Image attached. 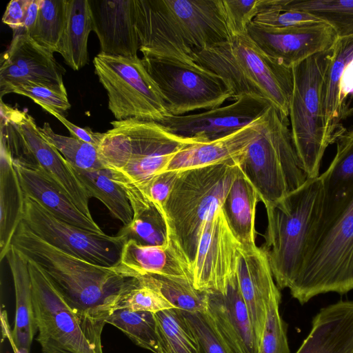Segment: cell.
<instances>
[{"label":"cell","mask_w":353,"mask_h":353,"mask_svg":"<svg viewBox=\"0 0 353 353\" xmlns=\"http://www.w3.org/2000/svg\"><path fill=\"white\" fill-rule=\"evenodd\" d=\"M12 245L48 276L76 314L92 348L97 353H103V327L124 293L137 283V279L52 246L33 233L23 221Z\"/></svg>","instance_id":"1"},{"label":"cell","mask_w":353,"mask_h":353,"mask_svg":"<svg viewBox=\"0 0 353 353\" xmlns=\"http://www.w3.org/2000/svg\"><path fill=\"white\" fill-rule=\"evenodd\" d=\"M110 124L112 128L103 133L97 148L99 158L137 216L153 207L149 192L156 177L178 152L199 142L174 134L155 121L130 118Z\"/></svg>","instance_id":"2"},{"label":"cell","mask_w":353,"mask_h":353,"mask_svg":"<svg viewBox=\"0 0 353 353\" xmlns=\"http://www.w3.org/2000/svg\"><path fill=\"white\" fill-rule=\"evenodd\" d=\"M133 13L142 54L195 62L231 36L222 0H133Z\"/></svg>","instance_id":"3"},{"label":"cell","mask_w":353,"mask_h":353,"mask_svg":"<svg viewBox=\"0 0 353 353\" xmlns=\"http://www.w3.org/2000/svg\"><path fill=\"white\" fill-rule=\"evenodd\" d=\"M289 290L301 304L353 290V180L337 193L325 194L304 265Z\"/></svg>","instance_id":"4"},{"label":"cell","mask_w":353,"mask_h":353,"mask_svg":"<svg viewBox=\"0 0 353 353\" xmlns=\"http://www.w3.org/2000/svg\"><path fill=\"white\" fill-rule=\"evenodd\" d=\"M325 196L321 176L307 179L298 189L265 206V252L277 287L290 289L304 265L321 219Z\"/></svg>","instance_id":"5"},{"label":"cell","mask_w":353,"mask_h":353,"mask_svg":"<svg viewBox=\"0 0 353 353\" xmlns=\"http://www.w3.org/2000/svg\"><path fill=\"white\" fill-rule=\"evenodd\" d=\"M194 61L221 77L232 91L233 99L243 95L265 99L288 118L292 70L267 55L248 33L231 35L200 51Z\"/></svg>","instance_id":"6"},{"label":"cell","mask_w":353,"mask_h":353,"mask_svg":"<svg viewBox=\"0 0 353 353\" xmlns=\"http://www.w3.org/2000/svg\"><path fill=\"white\" fill-rule=\"evenodd\" d=\"M239 169L233 161L180 171L166 201L163 219L168 238L190 265L196 254L201 228L221 208Z\"/></svg>","instance_id":"7"},{"label":"cell","mask_w":353,"mask_h":353,"mask_svg":"<svg viewBox=\"0 0 353 353\" xmlns=\"http://www.w3.org/2000/svg\"><path fill=\"white\" fill-rule=\"evenodd\" d=\"M289 125V119L271 105L261 118L257 136L239 162L265 206L298 189L307 179Z\"/></svg>","instance_id":"8"},{"label":"cell","mask_w":353,"mask_h":353,"mask_svg":"<svg viewBox=\"0 0 353 353\" xmlns=\"http://www.w3.org/2000/svg\"><path fill=\"white\" fill-rule=\"evenodd\" d=\"M334 46L292 68L293 90L288 119L293 145L307 179L320 175L323 156L330 145L323 110V89Z\"/></svg>","instance_id":"9"},{"label":"cell","mask_w":353,"mask_h":353,"mask_svg":"<svg viewBox=\"0 0 353 353\" xmlns=\"http://www.w3.org/2000/svg\"><path fill=\"white\" fill-rule=\"evenodd\" d=\"M0 126L1 145L13 161L39 167L83 214L93 219L85 186L70 163L42 135L34 119L1 101Z\"/></svg>","instance_id":"10"},{"label":"cell","mask_w":353,"mask_h":353,"mask_svg":"<svg viewBox=\"0 0 353 353\" xmlns=\"http://www.w3.org/2000/svg\"><path fill=\"white\" fill-rule=\"evenodd\" d=\"M93 64L107 91L108 108L117 120L133 118L159 123L170 115L158 86L138 56L100 52Z\"/></svg>","instance_id":"11"},{"label":"cell","mask_w":353,"mask_h":353,"mask_svg":"<svg viewBox=\"0 0 353 353\" xmlns=\"http://www.w3.org/2000/svg\"><path fill=\"white\" fill-rule=\"evenodd\" d=\"M141 60L170 115L213 109L233 98L232 91L221 77L195 62L148 54H143Z\"/></svg>","instance_id":"12"},{"label":"cell","mask_w":353,"mask_h":353,"mask_svg":"<svg viewBox=\"0 0 353 353\" xmlns=\"http://www.w3.org/2000/svg\"><path fill=\"white\" fill-rule=\"evenodd\" d=\"M26 259L42 353H97L61 292L38 264Z\"/></svg>","instance_id":"13"},{"label":"cell","mask_w":353,"mask_h":353,"mask_svg":"<svg viewBox=\"0 0 353 353\" xmlns=\"http://www.w3.org/2000/svg\"><path fill=\"white\" fill-rule=\"evenodd\" d=\"M23 221L46 243L98 265H117L125 242L119 234L96 233L63 221L26 196Z\"/></svg>","instance_id":"14"},{"label":"cell","mask_w":353,"mask_h":353,"mask_svg":"<svg viewBox=\"0 0 353 353\" xmlns=\"http://www.w3.org/2000/svg\"><path fill=\"white\" fill-rule=\"evenodd\" d=\"M241 245L221 208L210 212L201 228L191 281L197 290L225 294L236 276Z\"/></svg>","instance_id":"15"},{"label":"cell","mask_w":353,"mask_h":353,"mask_svg":"<svg viewBox=\"0 0 353 353\" xmlns=\"http://www.w3.org/2000/svg\"><path fill=\"white\" fill-rule=\"evenodd\" d=\"M271 105L265 99L243 95L229 105L197 114L169 115L159 123L174 134L204 143L228 136L252 123Z\"/></svg>","instance_id":"16"},{"label":"cell","mask_w":353,"mask_h":353,"mask_svg":"<svg viewBox=\"0 0 353 353\" xmlns=\"http://www.w3.org/2000/svg\"><path fill=\"white\" fill-rule=\"evenodd\" d=\"M247 33L267 55L290 69L332 48L339 38L335 30L323 21L282 28L252 22Z\"/></svg>","instance_id":"17"},{"label":"cell","mask_w":353,"mask_h":353,"mask_svg":"<svg viewBox=\"0 0 353 353\" xmlns=\"http://www.w3.org/2000/svg\"><path fill=\"white\" fill-rule=\"evenodd\" d=\"M53 54L27 34L13 36L1 56V98L12 86L29 81L67 92L63 81L65 70Z\"/></svg>","instance_id":"18"},{"label":"cell","mask_w":353,"mask_h":353,"mask_svg":"<svg viewBox=\"0 0 353 353\" xmlns=\"http://www.w3.org/2000/svg\"><path fill=\"white\" fill-rule=\"evenodd\" d=\"M207 294V311L231 353H258L259 343L248 308L241 296L237 275L225 294Z\"/></svg>","instance_id":"19"},{"label":"cell","mask_w":353,"mask_h":353,"mask_svg":"<svg viewBox=\"0 0 353 353\" xmlns=\"http://www.w3.org/2000/svg\"><path fill=\"white\" fill-rule=\"evenodd\" d=\"M237 280L259 343L265 327L267 310L277 287L270 263L261 247L250 250L241 248Z\"/></svg>","instance_id":"20"},{"label":"cell","mask_w":353,"mask_h":353,"mask_svg":"<svg viewBox=\"0 0 353 353\" xmlns=\"http://www.w3.org/2000/svg\"><path fill=\"white\" fill-rule=\"evenodd\" d=\"M92 31L100 43L101 52L137 56L140 45L135 28L133 0H88Z\"/></svg>","instance_id":"21"},{"label":"cell","mask_w":353,"mask_h":353,"mask_svg":"<svg viewBox=\"0 0 353 353\" xmlns=\"http://www.w3.org/2000/svg\"><path fill=\"white\" fill-rule=\"evenodd\" d=\"M113 268L128 277L159 275L185 279L192 282L190 265L168 238L162 245H146L132 239L126 241L119 261Z\"/></svg>","instance_id":"22"},{"label":"cell","mask_w":353,"mask_h":353,"mask_svg":"<svg viewBox=\"0 0 353 353\" xmlns=\"http://www.w3.org/2000/svg\"><path fill=\"white\" fill-rule=\"evenodd\" d=\"M13 162L26 196L63 221L93 232L104 233L94 219L83 214L42 169L34 165Z\"/></svg>","instance_id":"23"},{"label":"cell","mask_w":353,"mask_h":353,"mask_svg":"<svg viewBox=\"0 0 353 353\" xmlns=\"http://www.w3.org/2000/svg\"><path fill=\"white\" fill-rule=\"evenodd\" d=\"M296 353H353V301L322 308Z\"/></svg>","instance_id":"24"},{"label":"cell","mask_w":353,"mask_h":353,"mask_svg":"<svg viewBox=\"0 0 353 353\" xmlns=\"http://www.w3.org/2000/svg\"><path fill=\"white\" fill-rule=\"evenodd\" d=\"M262 117L228 136L185 147L173 157L164 172L182 171L233 161L240 162L259 133Z\"/></svg>","instance_id":"25"},{"label":"cell","mask_w":353,"mask_h":353,"mask_svg":"<svg viewBox=\"0 0 353 353\" xmlns=\"http://www.w3.org/2000/svg\"><path fill=\"white\" fill-rule=\"evenodd\" d=\"M352 61L353 34L339 37L334 46L323 89V110L330 144L336 143L346 130L343 120L350 114V111L345 103L343 81L345 72Z\"/></svg>","instance_id":"26"},{"label":"cell","mask_w":353,"mask_h":353,"mask_svg":"<svg viewBox=\"0 0 353 353\" xmlns=\"http://www.w3.org/2000/svg\"><path fill=\"white\" fill-rule=\"evenodd\" d=\"M14 283L15 318L13 329L9 333L18 348L30 351L33 338L38 332L34 316L32 288L28 261L11 245L6 257Z\"/></svg>","instance_id":"27"},{"label":"cell","mask_w":353,"mask_h":353,"mask_svg":"<svg viewBox=\"0 0 353 353\" xmlns=\"http://www.w3.org/2000/svg\"><path fill=\"white\" fill-rule=\"evenodd\" d=\"M259 196L243 172L240 164L238 173L221 205V210L241 249L256 247L255 216Z\"/></svg>","instance_id":"28"},{"label":"cell","mask_w":353,"mask_h":353,"mask_svg":"<svg viewBox=\"0 0 353 353\" xmlns=\"http://www.w3.org/2000/svg\"><path fill=\"white\" fill-rule=\"evenodd\" d=\"M25 194L13 160L1 145L0 155V259L10 249L24 216Z\"/></svg>","instance_id":"29"},{"label":"cell","mask_w":353,"mask_h":353,"mask_svg":"<svg viewBox=\"0 0 353 353\" xmlns=\"http://www.w3.org/2000/svg\"><path fill=\"white\" fill-rule=\"evenodd\" d=\"M92 31L91 9L88 0H66L65 23L58 53L74 70L88 62V41Z\"/></svg>","instance_id":"30"},{"label":"cell","mask_w":353,"mask_h":353,"mask_svg":"<svg viewBox=\"0 0 353 353\" xmlns=\"http://www.w3.org/2000/svg\"><path fill=\"white\" fill-rule=\"evenodd\" d=\"M72 167L85 186L90 197H94L101 201L112 216L119 220L123 226L132 222L134 213L127 194L123 188L112 180L108 170H83L72 165Z\"/></svg>","instance_id":"31"},{"label":"cell","mask_w":353,"mask_h":353,"mask_svg":"<svg viewBox=\"0 0 353 353\" xmlns=\"http://www.w3.org/2000/svg\"><path fill=\"white\" fill-rule=\"evenodd\" d=\"M107 323L119 329L137 345L153 353H162L154 313L118 309Z\"/></svg>","instance_id":"32"},{"label":"cell","mask_w":353,"mask_h":353,"mask_svg":"<svg viewBox=\"0 0 353 353\" xmlns=\"http://www.w3.org/2000/svg\"><path fill=\"white\" fill-rule=\"evenodd\" d=\"M162 353H199L197 343L179 310L154 313Z\"/></svg>","instance_id":"33"},{"label":"cell","mask_w":353,"mask_h":353,"mask_svg":"<svg viewBox=\"0 0 353 353\" xmlns=\"http://www.w3.org/2000/svg\"><path fill=\"white\" fill-rule=\"evenodd\" d=\"M285 7L315 15L329 23L338 37L353 34V0H287Z\"/></svg>","instance_id":"34"},{"label":"cell","mask_w":353,"mask_h":353,"mask_svg":"<svg viewBox=\"0 0 353 353\" xmlns=\"http://www.w3.org/2000/svg\"><path fill=\"white\" fill-rule=\"evenodd\" d=\"M65 18L66 0H39L36 24L27 35L50 52H58Z\"/></svg>","instance_id":"35"},{"label":"cell","mask_w":353,"mask_h":353,"mask_svg":"<svg viewBox=\"0 0 353 353\" xmlns=\"http://www.w3.org/2000/svg\"><path fill=\"white\" fill-rule=\"evenodd\" d=\"M39 129L72 166L83 170L105 169L99 160L97 147L72 137L57 134L48 123H44Z\"/></svg>","instance_id":"36"},{"label":"cell","mask_w":353,"mask_h":353,"mask_svg":"<svg viewBox=\"0 0 353 353\" xmlns=\"http://www.w3.org/2000/svg\"><path fill=\"white\" fill-rule=\"evenodd\" d=\"M336 152L321 176L326 194H334L353 180V128L337 139Z\"/></svg>","instance_id":"37"},{"label":"cell","mask_w":353,"mask_h":353,"mask_svg":"<svg viewBox=\"0 0 353 353\" xmlns=\"http://www.w3.org/2000/svg\"><path fill=\"white\" fill-rule=\"evenodd\" d=\"M136 285L126 291L118 305V309L146 311L156 313L175 308L164 296L150 275L136 277Z\"/></svg>","instance_id":"38"},{"label":"cell","mask_w":353,"mask_h":353,"mask_svg":"<svg viewBox=\"0 0 353 353\" xmlns=\"http://www.w3.org/2000/svg\"><path fill=\"white\" fill-rule=\"evenodd\" d=\"M150 276L176 309L187 312L207 309V294L195 289L190 280L159 275Z\"/></svg>","instance_id":"39"},{"label":"cell","mask_w":353,"mask_h":353,"mask_svg":"<svg viewBox=\"0 0 353 353\" xmlns=\"http://www.w3.org/2000/svg\"><path fill=\"white\" fill-rule=\"evenodd\" d=\"M118 234L125 241L132 239L146 245H162L168 241L165 221L154 207L134 216Z\"/></svg>","instance_id":"40"},{"label":"cell","mask_w":353,"mask_h":353,"mask_svg":"<svg viewBox=\"0 0 353 353\" xmlns=\"http://www.w3.org/2000/svg\"><path fill=\"white\" fill-rule=\"evenodd\" d=\"M179 311L197 343L199 353H231L207 309L196 312Z\"/></svg>","instance_id":"41"},{"label":"cell","mask_w":353,"mask_h":353,"mask_svg":"<svg viewBox=\"0 0 353 353\" xmlns=\"http://www.w3.org/2000/svg\"><path fill=\"white\" fill-rule=\"evenodd\" d=\"M281 293L272 296L258 353H290L286 328L279 312Z\"/></svg>","instance_id":"42"},{"label":"cell","mask_w":353,"mask_h":353,"mask_svg":"<svg viewBox=\"0 0 353 353\" xmlns=\"http://www.w3.org/2000/svg\"><path fill=\"white\" fill-rule=\"evenodd\" d=\"M10 92L29 97L48 112L62 114L71 107L67 92L41 83L29 81L17 84L10 88Z\"/></svg>","instance_id":"43"},{"label":"cell","mask_w":353,"mask_h":353,"mask_svg":"<svg viewBox=\"0 0 353 353\" xmlns=\"http://www.w3.org/2000/svg\"><path fill=\"white\" fill-rule=\"evenodd\" d=\"M231 35L247 33L248 28L261 10L263 0H222Z\"/></svg>","instance_id":"44"},{"label":"cell","mask_w":353,"mask_h":353,"mask_svg":"<svg viewBox=\"0 0 353 353\" xmlns=\"http://www.w3.org/2000/svg\"><path fill=\"white\" fill-rule=\"evenodd\" d=\"M179 172L180 171L164 172L156 177L150 187V202L162 218L166 201Z\"/></svg>","instance_id":"45"},{"label":"cell","mask_w":353,"mask_h":353,"mask_svg":"<svg viewBox=\"0 0 353 353\" xmlns=\"http://www.w3.org/2000/svg\"><path fill=\"white\" fill-rule=\"evenodd\" d=\"M30 1L12 0L6 7L2 21L12 28L13 36L19 34L23 27Z\"/></svg>","instance_id":"46"},{"label":"cell","mask_w":353,"mask_h":353,"mask_svg":"<svg viewBox=\"0 0 353 353\" xmlns=\"http://www.w3.org/2000/svg\"><path fill=\"white\" fill-rule=\"evenodd\" d=\"M49 113L55 117L68 128L72 137L98 148L103 137V133L94 132L89 127L81 128L76 125L57 112L50 111Z\"/></svg>","instance_id":"47"},{"label":"cell","mask_w":353,"mask_h":353,"mask_svg":"<svg viewBox=\"0 0 353 353\" xmlns=\"http://www.w3.org/2000/svg\"><path fill=\"white\" fill-rule=\"evenodd\" d=\"M39 9V0H31L27 10L23 27L19 34H28L32 30L37 20Z\"/></svg>","instance_id":"48"},{"label":"cell","mask_w":353,"mask_h":353,"mask_svg":"<svg viewBox=\"0 0 353 353\" xmlns=\"http://www.w3.org/2000/svg\"><path fill=\"white\" fill-rule=\"evenodd\" d=\"M5 321V324L3 323V335L8 339L14 352V353H29L28 350H27L26 348H18L15 345V344L14 343L12 338L10 337V333H9V331L10 329L9 327V325L8 323H6V321Z\"/></svg>","instance_id":"49"},{"label":"cell","mask_w":353,"mask_h":353,"mask_svg":"<svg viewBox=\"0 0 353 353\" xmlns=\"http://www.w3.org/2000/svg\"><path fill=\"white\" fill-rule=\"evenodd\" d=\"M352 100H353V97H352ZM349 110H350V114L353 112V103H352V107H351V108L349 109Z\"/></svg>","instance_id":"50"}]
</instances>
